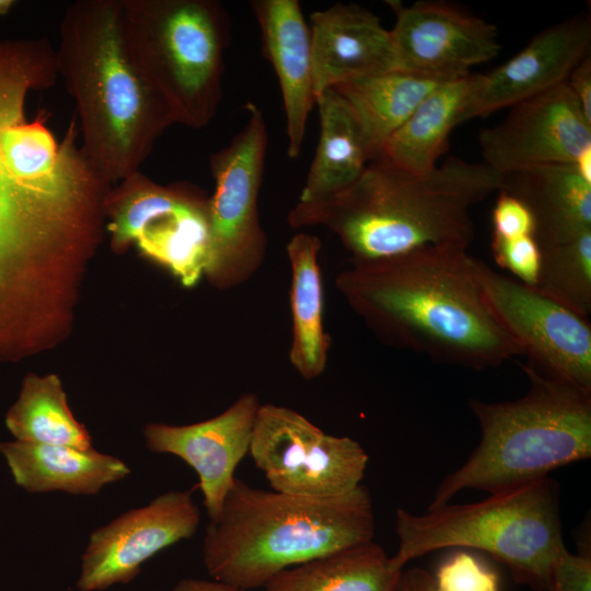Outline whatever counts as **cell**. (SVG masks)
<instances>
[{"label":"cell","instance_id":"obj_12","mask_svg":"<svg viewBox=\"0 0 591 591\" xmlns=\"http://www.w3.org/2000/svg\"><path fill=\"white\" fill-rule=\"evenodd\" d=\"M200 510L189 490H170L95 529L84 548L77 588L103 591L132 581L154 555L190 538Z\"/></svg>","mask_w":591,"mask_h":591},{"label":"cell","instance_id":"obj_4","mask_svg":"<svg viewBox=\"0 0 591 591\" xmlns=\"http://www.w3.org/2000/svg\"><path fill=\"white\" fill-rule=\"evenodd\" d=\"M375 518L362 484L332 498L292 496L240 478L202 544L207 572L242 590L264 588L280 571L372 541Z\"/></svg>","mask_w":591,"mask_h":591},{"label":"cell","instance_id":"obj_6","mask_svg":"<svg viewBox=\"0 0 591 591\" xmlns=\"http://www.w3.org/2000/svg\"><path fill=\"white\" fill-rule=\"evenodd\" d=\"M398 547L393 568L443 548L477 549L506 565L515 581L549 591L551 573L566 548L559 487L546 476L489 494L473 503L444 505L414 514L396 511Z\"/></svg>","mask_w":591,"mask_h":591},{"label":"cell","instance_id":"obj_13","mask_svg":"<svg viewBox=\"0 0 591 591\" xmlns=\"http://www.w3.org/2000/svg\"><path fill=\"white\" fill-rule=\"evenodd\" d=\"M386 3L395 14L390 32L401 71L451 81L500 50L496 26L455 4L439 0Z\"/></svg>","mask_w":591,"mask_h":591},{"label":"cell","instance_id":"obj_30","mask_svg":"<svg viewBox=\"0 0 591 591\" xmlns=\"http://www.w3.org/2000/svg\"><path fill=\"white\" fill-rule=\"evenodd\" d=\"M498 193L491 212L493 235L503 239L535 236V220L529 207L503 190Z\"/></svg>","mask_w":591,"mask_h":591},{"label":"cell","instance_id":"obj_10","mask_svg":"<svg viewBox=\"0 0 591 591\" xmlns=\"http://www.w3.org/2000/svg\"><path fill=\"white\" fill-rule=\"evenodd\" d=\"M209 198L154 184L138 172L121 181L108 225L119 248L136 241L185 287L195 286L210 256Z\"/></svg>","mask_w":591,"mask_h":591},{"label":"cell","instance_id":"obj_36","mask_svg":"<svg viewBox=\"0 0 591 591\" xmlns=\"http://www.w3.org/2000/svg\"><path fill=\"white\" fill-rule=\"evenodd\" d=\"M14 1L12 0H0V15H3L9 12L13 7Z\"/></svg>","mask_w":591,"mask_h":591},{"label":"cell","instance_id":"obj_29","mask_svg":"<svg viewBox=\"0 0 591 591\" xmlns=\"http://www.w3.org/2000/svg\"><path fill=\"white\" fill-rule=\"evenodd\" d=\"M490 247L498 266L510 271L514 279L536 286L542 250L535 236L503 239L493 235Z\"/></svg>","mask_w":591,"mask_h":591},{"label":"cell","instance_id":"obj_15","mask_svg":"<svg viewBox=\"0 0 591 591\" xmlns=\"http://www.w3.org/2000/svg\"><path fill=\"white\" fill-rule=\"evenodd\" d=\"M259 406L254 393H245L210 419L144 427V443L150 451L177 456L195 471L209 521L219 519L236 478L235 470L250 452Z\"/></svg>","mask_w":591,"mask_h":591},{"label":"cell","instance_id":"obj_26","mask_svg":"<svg viewBox=\"0 0 591 591\" xmlns=\"http://www.w3.org/2000/svg\"><path fill=\"white\" fill-rule=\"evenodd\" d=\"M5 426L18 441L93 448L89 431L71 413L55 374H30L24 379L18 399L5 415Z\"/></svg>","mask_w":591,"mask_h":591},{"label":"cell","instance_id":"obj_25","mask_svg":"<svg viewBox=\"0 0 591 591\" xmlns=\"http://www.w3.org/2000/svg\"><path fill=\"white\" fill-rule=\"evenodd\" d=\"M401 572L372 540L289 567L264 591H392Z\"/></svg>","mask_w":591,"mask_h":591},{"label":"cell","instance_id":"obj_23","mask_svg":"<svg viewBox=\"0 0 591 591\" xmlns=\"http://www.w3.org/2000/svg\"><path fill=\"white\" fill-rule=\"evenodd\" d=\"M320 137L299 201L335 195L354 184L371 155L352 111L333 89L317 95Z\"/></svg>","mask_w":591,"mask_h":591},{"label":"cell","instance_id":"obj_24","mask_svg":"<svg viewBox=\"0 0 591 591\" xmlns=\"http://www.w3.org/2000/svg\"><path fill=\"white\" fill-rule=\"evenodd\" d=\"M444 82L397 70L350 79L331 89L352 111L373 160L421 101Z\"/></svg>","mask_w":591,"mask_h":591},{"label":"cell","instance_id":"obj_16","mask_svg":"<svg viewBox=\"0 0 591 591\" xmlns=\"http://www.w3.org/2000/svg\"><path fill=\"white\" fill-rule=\"evenodd\" d=\"M591 20L576 14L537 33L517 55L489 73H478L463 121L487 116L564 82L590 55Z\"/></svg>","mask_w":591,"mask_h":591},{"label":"cell","instance_id":"obj_20","mask_svg":"<svg viewBox=\"0 0 591 591\" xmlns=\"http://www.w3.org/2000/svg\"><path fill=\"white\" fill-rule=\"evenodd\" d=\"M499 190L521 199L535 220L541 247L591 231V183L572 163L547 164L503 174Z\"/></svg>","mask_w":591,"mask_h":591},{"label":"cell","instance_id":"obj_33","mask_svg":"<svg viewBox=\"0 0 591 591\" xmlns=\"http://www.w3.org/2000/svg\"><path fill=\"white\" fill-rule=\"evenodd\" d=\"M392 591H436L434 579L418 567L403 569Z\"/></svg>","mask_w":591,"mask_h":591},{"label":"cell","instance_id":"obj_1","mask_svg":"<svg viewBox=\"0 0 591 591\" xmlns=\"http://www.w3.org/2000/svg\"><path fill=\"white\" fill-rule=\"evenodd\" d=\"M457 246L351 260L336 277L347 304L384 341L470 369L522 355L493 315Z\"/></svg>","mask_w":591,"mask_h":591},{"label":"cell","instance_id":"obj_9","mask_svg":"<svg viewBox=\"0 0 591 591\" xmlns=\"http://www.w3.org/2000/svg\"><path fill=\"white\" fill-rule=\"evenodd\" d=\"M275 491L332 498L361 485L369 456L350 437L325 433L289 407L260 404L250 452Z\"/></svg>","mask_w":591,"mask_h":591},{"label":"cell","instance_id":"obj_7","mask_svg":"<svg viewBox=\"0 0 591 591\" xmlns=\"http://www.w3.org/2000/svg\"><path fill=\"white\" fill-rule=\"evenodd\" d=\"M129 56L175 123L206 126L221 101L225 13L210 0H121Z\"/></svg>","mask_w":591,"mask_h":591},{"label":"cell","instance_id":"obj_8","mask_svg":"<svg viewBox=\"0 0 591 591\" xmlns=\"http://www.w3.org/2000/svg\"><path fill=\"white\" fill-rule=\"evenodd\" d=\"M247 120L210 157L215 190L209 198L210 256L206 275L218 288H234L263 264L267 237L258 212L267 129L263 111L246 105Z\"/></svg>","mask_w":591,"mask_h":591},{"label":"cell","instance_id":"obj_21","mask_svg":"<svg viewBox=\"0 0 591 591\" xmlns=\"http://www.w3.org/2000/svg\"><path fill=\"white\" fill-rule=\"evenodd\" d=\"M478 73L448 81L436 88L407 120L386 140L379 157L413 174L434 169L448 149L451 131L463 114Z\"/></svg>","mask_w":591,"mask_h":591},{"label":"cell","instance_id":"obj_14","mask_svg":"<svg viewBox=\"0 0 591 591\" xmlns=\"http://www.w3.org/2000/svg\"><path fill=\"white\" fill-rule=\"evenodd\" d=\"M509 108L478 134L482 162L502 175L573 163L591 147V123L566 82Z\"/></svg>","mask_w":591,"mask_h":591},{"label":"cell","instance_id":"obj_5","mask_svg":"<svg viewBox=\"0 0 591 591\" xmlns=\"http://www.w3.org/2000/svg\"><path fill=\"white\" fill-rule=\"evenodd\" d=\"M522 369L530 381L522 397L470 402L480 441L440 483L427 510L449 503L465 489L501 491L590 457L591 391L549 378L530 363Z\"/></svg>","mask_w":591,"mask_h":591},{"label":"cell","instance_id":"obj_3","mask_svg":"<svg viewBox=\"0 0 591 591\" xmlns=\"http://www.w3.org/2000/svg\"><path fill=\"white\" fill-rule=\"evenodd\" d=\"M56 61L74 100L81 150L92 167L107 183L138 172L157 138L176 123L129 56L121 0L70 4Z\"/></svg>","mask_w":591,"mask_h":591},{"label":"cell","instance_id":"obj_22","mask_svg":"<svg viewBox=\"0 0 591 591\" xmlns=\"http://www.w3.org/2000/svg\"><path fill=\"white\" fill-rule=\"evenodd\" d=\"M320 250L321 240L308 233L294 234L287 244L292 318L289 360L305 380H313L324 372L332 346V338L324 328Z\"/></svg>","mask_w":591,"mask_h":591},{"label":"cell","instance_id":"obj_34","mask_svg":"<svg viewBox=\"0 0 591 591\" xmlns=\"http://www.w3.org/2000/svg\"><path fill=\"white\" fill-rule=\"evenodd\" d=\"M172 591H245L231 584L199 578H183L172 589Z\"/></svg>","mask_w":591,"mask_h":591},{"label":"cell","instance_id":"obj_32","mask_svg":"<svg viewBox=\"0 0 591 591\" xmlns=\"http://www.w3.org/2000/svg\"><path fill=\"white\" fill-rule=\"evenodd\" d=\"M586 118L591 123V56L588 55L566 80Z\"/></svg>","mask_w":591,"mask_h":591},{"label":"cell","instance_id":"obj_17","mask_svg":"<svg viewBox=\"0 0 591 591\" xmlns=\"http://www.w3.org/2000/svg\"><path fill=\"white\" fill-rule=\"evenodd\" d=\"M316 97L344 81L397 71L390 30L372 11L336 3L310 15Z\"/></svg>","mask_w":591,"mask_h":591},{"label":"cell","instance_id":"obj_35","mask_svg":"<svg viewBox=\"0 0 591 591\" xmlns=\"http://www.w3.org/2000/svg\"><path fill=\"white\" fill-rule=\"evenodd\" d=\"M572 164L578 173L591 183V147L582 151Z\"/></svg>","mask_w":591,"mask_h":591},{"label":"cell","instance_id":"obj_28","mask_svg":"<svg viewBox=\"0 0 591 591\" xmlns=\"http://www.w3.org/2000/svg\"><path fill=\"white\" fill-rule=\"evenodd\" d=\"M433 579L436 591H499L497 572L466 549L445 558Z\"/></svg>","mask_w":591,"mask_h":591},{"label":"cell","instance_id":"obj_2","mask_svg":"<svg viewBox=\"0 0 591 591\" xmlns=\"http://www.w3.org/2000/svg\"><path fill=\"white\" fill-rule=\"evenodd\" d=\"M502 176L484 162L455 157L425 174L409 173L376 157L344 190L298 201L287 222L294 229H328L351 260L386 258L428 246L467 248L474 236L470 208L498 192Z\"/></svg>","mask_w":591,"mask_h":591},{"label":"cell","instance_id":"obj_18","mask_svg":"<svg viewBox=\"0 0 591 591\" xmlns=\"http://www.w3.org/2000/svg\"><path fill=\"white\" fill-rule=\"evenodd\" d=\"M263 53L279 81L288 138L287 154L302 149L309 114L315 104L310 27L298 0H254Z\"/></svg>","mask_w":591,"mask_h":591},{"label":"cell","instance_id":"obj_27","mask_svg":"<svg viewBox=\"0 0 591 591\" xmlns=\"http://www.w3.org/2000/svg\"><path fill=\"white\" fill-rule=\"evenodd\" d=\"M541 250V270L535 287L588 318L591 312V231Z\"/></svg>","mask_w":591,"mask_h":591},{"label":"cell","instance_id":"obj_31","mask_svg":"<svg viewBox=\"0 0 591 591\" xmlns=\"http://www.w3.org/2000/svg\"><path fill=\"white\" fill-rule=\"evenodd\" d=\"M549 591H591V556L587 546L579 554L564 548L557 556L549 581Z\"/></svg>","mask_w":591,"mask_h":591},{"label":"cell","instance_id":"obj_11","mask_svg":"<svg viewBox=\"0 0 591 591\" xmlns=\"http://www.w3.org/2000/svg\"><path fill=\"white\" fill-rule=\"evenodd\" d=\"M472 269L493 315L538 372L591 391V326L534 286L472 257Z\"/></svg>","mask_w":591,"mask_h":591},{"label":"cell","instance_id":"obj_19","mask_svg":"<svg viewBox=\"0 0 591 591\" xmlns=\"http://www.w3.org/2000/svg\"><path fill=\"white\" fill-rule=\"evenodd\" d=\"M0 454L14 483L34 494L62 491L91 496L131 472L123 460L93 448L80 450L14 440L0 442Z\"/></svg>","mask_w":591,"mask_h":591}]
</instances>
